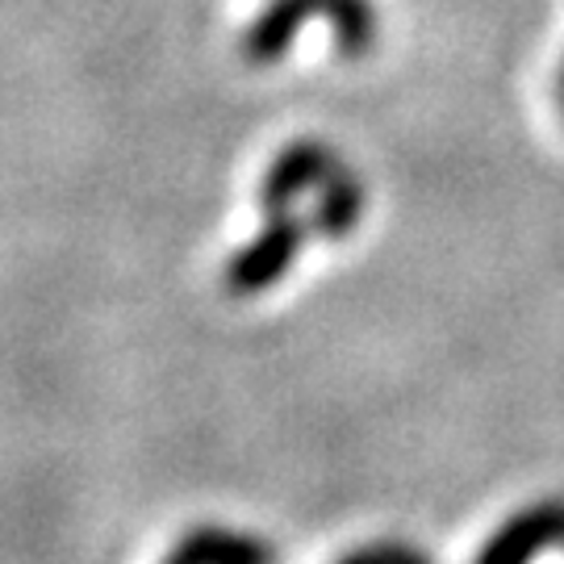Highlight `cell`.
<instances>
[{"label":"cell","mask_w":564,"mask_h":564,"mask_svg":"<svg viewBox=\"0 0 564 564\" xmlns=\"http://www.w3.org/2000/svg\"><path fill=\"white\" fill-rule=\"evenodd\" d=\"M318 13L330 18L335 51L343 59H364L381 39V13L372 0H268L242 34L247 63H256V67L281 63V55L297 39V30Z\"/></svg>","instance_id":"obj_1"},{"label":"cell","mask_w":564,"mask_h":564,"mask_svg":"<svg viewBox=\"0 0 564 564\" xmlns=\"http://www.w3.org/2000/svg\"><path fill=\"white\" fill-rule=\"evenodd\" d=\"M305 239H310V223L297 218L293 209H276L268 214L260 235L239 247L223 268V289L230 297H260L272 284L289 276V268L297 263Z\"/></svg>","instance_id":"obj_2"},{"label":"cell","mask_w":564,"mask_h":564,"mask_svg":"<svg viewBox=\"0 0 564 564\" xmlns=\"http://www.w3.org/2000/svg\"><path fill=\"white\" fill-rule=\"evenodd\" d=\"M564 544V498H544L514 510L489 540L473 564H531L544 547Z\"/></svg>","instance_id":"obj_3"},{"label":"cell","mask_w":564,"mask_h":564,"mask_svg":"<svg viewBox=\"0 0 564 564\" xmlns=\"http://www.w3.org/2000/svg\"><path fill=\"white\" fill-rule=\"evenodd\" d=\"M335 167H339V155H335L323 139L289 142L281 155L268 163V172L260 176L263 214L289 209V205L297 202V197H305V193H318Z\"/></svg>","instance_id":"obj_4"},{"label":"cell","mask_w":564,"mask_h":564,"mask_svg":"<svg viewBox=\"0 0 564 564\" xmlns=\"http://www.w3.org/2000/svg\"><path fill=\"white\" fill-rule=\"evenodd\" d=\"M176 552L188 564H276V552L260 535L230 531L223 523H193L176 540Z\"/></svg>","instance_id":"obj_5"},{"label":"cell","mask_w":564,"mask_h":564,"mask_svg":"<svg viewBox=\"0 0 564 564\" xmlns=\"http://www.w3.org/2000/svg\"><path fill=\"white\" fill-rule=\"evenodd\" d=\"M364 205H368V193H364V181L351 172V167H335L323 181V188L314 193V214H310V230L318 239L339 242L347 239L364 218Z\"/></svg>","instance_id":"obj_6"},{"label":"cell","mask_w":564,"mask_h":564,"mask_svg":"<svg viewBox=\"0 0 564 564\" xmlns=\"http://www.w3.org/2000/svg\"><path fill=\"white\" fill-rule=\"evenodd\" d=\"M335 564H435L423 547L405 544V540H372V544L351 547Z\"/></svg>","instance_id":"obj_7"},{"label":"cell","mask_w":564,"mask_h":564,"mask_svg":"<svg viewBox=\"0 0 564 564\" xmlns=\"http://www.w3.org/2000/svg\"><path fill=\"white\" fill-rule=\"evenodd\" d=\"M160 564H188V561H184L181 552H176V547H172V552H167V556H163V561H160Z\"/></svg>","instance_id":"obj_8"},{"label":"cell","mask_w":564,"mask_h":564,"mask_svg":"<svg viewBox=\"0 0 564 564\" xmlns=\"http://www.w3.org/2000/svg\"><path fill=\"white\" fill-rule=\"evenodd\" d=\"M556 97H561V105H564V59H561V76H556Z\"/></svg>","instance_id":"obj_9"}]
</instances>
